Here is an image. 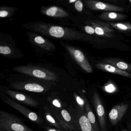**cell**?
<instances>
[{"label": "cell", "mask_w": 131, "mask_h": 131, "mask_svg": "<svg viewBox=\"0 0 131 131\" xmlns=\"http://www.w3.org/2000/svg\"><path fill=\"white\" fill-rule=\"evenodd\" d=\"M129 2H130L131 4V0H130V1H129Z\"/></svg>", "instance_id": "f1b7e54d"}, {"label": "cell", "mask_w": 131, "mask_h": 131, "mask_svg": "<svg viewBox=\"0 0 131 131\" xmlns=\"http://www.w3.org/2000/svg\"><path fill=\"white\" fill-rule=\"evenodd\" d=\"M45 13L47 16L54 17H64L69 16L68 14L63 9L56 6H53L47 8Z\"/></svg>", "instance_id": "ac0fdd59"}, {"label": "cell", "mask_w": 131, "mask_h": 131, "mask_svg": "<svg viewBox=\"0 0 131 131\" xmlns=\"http://www.w3.org/2000/svg\"><path fill=\"white\" fill-rule=\"evenodd\" d=\"M4 75V74H3V73L0 72V77H2Z\"/></svg>", "instance_id": "4316f807"}, {"label": "cell", "mask_w": 131, "mask_h": 131, "mask_svg": "<svg viewBox=\"0 0 131 131\" xmlns=\"http://www.w3.org/2000/svg\"><path fill=\"white\" fill-rule=\"evenodd\" d=\"M46 130L47 131H60V130H57V129H54V128H51L46 127Z\"/></svg>", "instance_id": "484cf974"}, {"label": "cell", "mask_w": 131, "mask_h": 131, "mask_svg": "<svg viewBox=\"0 0 131 131\" xmlns=\"http://www.w3.org/2000/svg\"><path fill=\"white\" fill-rule=\"evenodd\" d=\"M0 131H35L17 115L0 109Z\"/></svg>", "instance_id": "6da1fadb"}, {"label": "cell", "mask_w": 131, "mask_h": 131, "mask_svg": "<svg viewBox=\"0 0 131 131\" xmlns=\"http://www.w3.org/2000/svg\"><path fill=\"white\" fill-rule=\"evenodd\" d=\"M17 42L13 36L9 34L0 32V55L7 59L20 58L23 56L17 47Z\"/></svg>", "instance_id": "3957f363"}, {"label": "cell", "mask_w": 131, "mask_h": 131, "mask_svg": "<svg viewBox=\"0 0 131 131\" xmlns=\"http://www.w3.org/2000/svg\"><path fill=\"white\" fill-rule=\"evenodd\" d=\"M95 32L99 36L112 38L115 37L114 30L108 24L102 22L92 23Z\"/></svg>", "instance_id": "7c38bea8"}, {"label": "cell", "mask_w": 131, "mask_h": 131, "mask_svg": "<svg viewBox=\"0 0 131 131\" xmlns=\"http://www.w3.org/2000/svg\"><path fill=\"white\" fill-rule=\"evenodd\" d=\"M92 102L97 113L101 131H107L105 110L101 99L96 91L93 93Z\"/></svg>", "instance_id": "52a82bcc"}, {"label": "cell", "mask_w": 131, "mask_h": 131, "mask_svg": "<svg viewBox=\"0 0 131 131\" xmlns=\"http://www.w3.org/2000/svg\"><path fill=\"white\" fill-rule=\"evenodd\" d=\"M45 119L47 122L50 124V125L53 126L54 127L56 128L59 130H63V127L61 126L60 123L57 122L55 119L53 117L51 114L48 112H46L45 114Z\"/></svg>", "instance_id": "44dd1931"}, {"label": "cell", "mask_w": 131, "mask_h": 131, "mask_svg": "<svg viewBox=\"0 0 131 131\" xmlns=\"http://www.w3.org/2000/svg\"><path fill=\"white\" fill-rule=\"evenodd\" d=\"M85 31V32L88 34L92 35L95 33V29L94 27H91L90 26H85L84 27Z\"/></svg>", "instance_id": "cb8c5ba5"}, {"label": "cell", "mask_w": 131, "mask_h": 131, "mask_svg": "<svg viewBox=\"0 0 131 131\" xmlns=\"http://www.w3.org/2000/svg\"><path fill=\"white\" fill-rule=\"evenodd\" d=\"M78 106L75 110L69 109L75 127L79 131H95L88 119L84 107Z\"/></svg>", "instance_id": "5b68a950"}, {"label": "cell", "mask_w": 131, "mask_h": 131, "mask_svg": "<svg viewBox=\"0 0 131 131\" xmlns=\"http://www.w3.org/2000/svg\"><path fill=\"white\" fill-rule=\"evenodd\" d=\"M81 95L84 102L85 110L88 119L93 127L95 131H101L99 124L97 122L94 114L88 99L83 94H81Z\"/></svg>", "instance_id": "4fadbf2b"}, {"label": "cell", "mask_w": 131, "mask_h": 131, "mask_svg": "<svg viewBox=\"0 0 131 131\" xmlns=\"http://www.w3.org/2000/svg\"><path fill=\"white\" fill-rule=\"evenodd\" d=\"M103 63L111 65L122 70L131 74V64L118 58H109L104 59Z\"/></svg>", "instance_id": "9a60e30c"}, {"label": "cell", "mask_w": 131, "mask_h": 131, "mask_svg": "<svg viewBox=\"0 0 131 131\" xmlns=\"http://www.w3.org/2000/svg\"><path fill=\"white\" fill-rule=\"evenodd\" d=\"M75 97H76V100L78 102V104H79V106L80 107H84V102L83 99H81L79 96H77L76 94L75 95Z\"/></svg>", "instance_id": "d4e9b609"}, {"label": "cell", "mask_w": 131, "mask_h": 131, "mask_svg": "<svg viewBox=\"0 0 131 131\" xmlns=\"http://www.w3.org/2000/svg\"><path fill=\"white\" fill-rule=\"evenodd\" d=\"M76 1H69V2L71 3H73V2H76Z\"/></svg>", "instance_id": "83f0119b"}, {"label": "cell", "mask_w": 131, "mask_h": 131, "mask_svg": "<svg viewBox=\"0 0 131 131\" xmlns=\"http://www.w3.org/2000/svg\"><path fill=\"white\" fill-rule=\"evenodd\" d=\"M44 31H43V32ZM45 32H48V34L52 37L57 38H64L67 39H80L83 38L84 39L89 38L91 40V38L88 37H82L81 36H76L72 35L70 34H74L75 32L71 33L69 32V30H66L62 27L58 26H52L48 28L47 31H45Z\"/></svg>", "instance_id": "30bf717a"}, {"label": "cell", "mask_w": 131, "mask_h": 131, "mask_svg": "<svg viewBox=\"0 0 131 131\" xmlns=\"http://www.w3.org/2000/svg\"><path fill=\"white\" fill-rule=\"evenodd\" d=\"M113 28L118 31L124 32L131 31V24L129 22H108Z\"/></svg>", "instance_id": "ffe728a7"}, {"label": "cell", "mask_w": 131, "mask_h": 131, "mask_svg": "<svg viewBox=\"0 0 131 131\" xmlns=\"http://www.w3.org/2000/svg\"><path fill=\"white\" fill-rule=\"evenodd\" d=\"M96 66L98 68L103 71L107 72L109 73L131 78V74L120 70L111 65L103 62L98 63L96 64Z\"/></svg>", "instance_id": "5bb4252c"}, {"label": "cell", "mask_w": 131, "mask_h": 131, "mask_svg": "<svg viewBox=\"0 0 131 131\" xmlns=\"http://www.w3.org/2000/svg\"><path fill=\"white\" fill-rule=\"evenodd\" d=\"M129 107L126 104H121L114 106L108 114L109 120L113 125H117L122 119Z\"/></svg>", "instance_id": "8fae6325"}, {"label": "cell", "mask_w": 131, "mask_h": 131, "mask_svg": "<svg viewBox=\"0 0 131 131\" xmlns=\"http://www.w3.org/2000/svg\"><path fill=\"white\" fill-rule=\"evenodd\" d=\"M12 70L14 72L20 74L44 79L47 80L56 81L58 77L54 72L39 66L32 65H18L13 67Z\"/></svg>", "instance_id": "7a4b0ae2"}, {"label": "cell", "mask_w": 131, "mask_h": 131, "mask_svg": "<svg viewBox=\"0 0 131 131\" xmlns=\"http://www.w3.org/2000/svg\"><path fill=\"white\" fill-rule=\"evenodd\" d=\"M29 38V41L30 42L33 44H35L37 45L40 46L41 47L45 49H49L47 46L50 47L51 44L48 43L47 41H46L45 38L39 35H36L33 33H27Z\"/></svg>", "instance_id": "e0dca14e"}, {"label": "cell", "mask_w": 131, "mask_h": 131, "mask_svg": "<svg viewBox=\"0 0 131 131\" xmlns=\"http://www.w3.org/2000/svg\"><path fill=\"white\" fill-rule=\"evenodd\" d=\"M18 9L16 7L7 5L0 6V20L8 18L14 16Z\"/></svg>", "instance_id": "d6986e66"}, {"label": "cell", "mask_w": 131, "mask_h": 131, "mask_svg": "<svg viewBox=\"0 0 131 131\" xmlns=\"http://www.w3.org/2000/svg\"><path fill=\"white\" fill-rule=\"evenodd\" d=\"M66 47L72 57L83 70L88 73L93 72L92 67L81 51L69 46H66Z\"/></svg>", "instance_id": "ba28073f"}, {"label": "cell", "mask_w": 131, "mask_h": 131, "mask_svg": "<svg viewBox=\"0 0 131 131\" xmlns=\"http://www.w3.org/2000/svg\"><path fill=\"white\" fill-rule=\"evenodd\" d=\"M0 97L5 104L18 111L30 120L37 124L43 123V120L37 114L25 106L15 101L6 95L0 92Z\"/></svg>", "instance_id": "277c9868"}, {"label": "cell", "mask_w": 131, "mask_h": 131, "mask_svg": "<svg viewBox=\"0 0 131 131\" xmlns=\"http://www.w3.org/2000/svg\"><path fill=\"white\" fill-rule=\"evenodd\" d=\"M0 92L20 104L32 107H37L39 105V103L30 96L7 86L0 85Z\"/></svg>", "instance_id": "8992f818"}, {"label": "cell", "mask_w": 131, "mask_h": 131, "mask_svg": "<svg viewBox=\"0 0 131 131\" xmlns=\"http://www.w3.org/2000/svg\"><path fill=\"white\" fill-rule=\"evenodd\" d=\"M75 8L78 11L81 12L82 11L83 8V4L81 1H77L75 3Z\"/></svg>", "instance_id": "603a6c76"}, {"label": "cell", "mask_w": 131, "mask_h": 131, "mask_svg": "<svg viewBox=\"0 0 131 131\" xmlns=\"http://www.w3.org/2000/svg\"><path fill=\"white\" fill-rule=\"evenodd\" d=\"M100 17L103 20L110 21V22H113L124 20L127 17V16L116 12H105L102 13Z\"/></svg>", "instance_id": "2e32d148"}, {"label": "cell", "mask_w": 131, "mask_h": 131, "mask_svg": "<svg viewBox=\"0 0 131 131\" xmlns=\"http://www.w3.org/2000/svg\"><path fill=\"white\" fill-rule=\"evenodd\" d=\"M85 4L89 8L93 10L107 12H123L124 8L117 5L95 1H85Z\"/></svg>", "instance_id": "9c48e42d"}, {"label": "cell", "mask_w": 131, "mask_h": 131, "mask_svg": "<svg viewBox=\"0 0 131 131\" xmlns=\"http://www.w3.org/2000/svg\"><path fill=\"white\" fill-rule=\"evenodd\" d=\"M61 113L63 120L72 128L73 130H74L75 127L72 121V118L70 113L67 110L64 109H62Z\"/></svg>", "instance_id": "7402d4cb"}]
</instances>
